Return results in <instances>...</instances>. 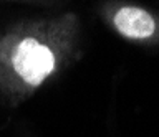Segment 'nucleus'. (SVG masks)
Listing matches in <instances>:
<instances>
[{
	"instance_id": "obj_1",
	"label": "nucleus",
	"mask_w": 159,
	"mask_h": 137,
	"mask_svg": "<svg viewBox=\"0 0 159 137\" xmlns=\"http://www.w3.org/2000/svg\"><path fill=\"white\" fill-rule=\"evenodd\" d=\"M76 18L22 22L0 36V86L13 92L40 88L65 65L73 50Z\"/></svg>"
},
{
	"instance_id": "obj_2",
	"label": "nucleus",
	"mask_w": 159,
	"mask_h": 137,
	"mask_svg": "<svg viewBox=\"0 0 159 137\" xmlns=\"http://www.w3.org/2000/svg\"><path fill=\"white\" fill-rule=\"evenodd\" d=\"M113 25L128 40H148L157 27L151 13L138 7H121L114 13Z\"/></svg>"
}]
</instances>
